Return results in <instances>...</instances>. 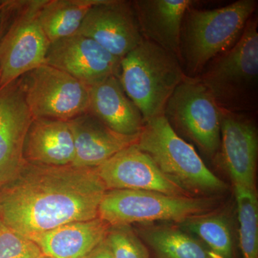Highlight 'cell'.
I'll return each mask as SVG.
<instances>
[{"instance_id": "obj_20", "label": "cell", "mask_w": 258, "mask_h": 258, "mask_svg": "<svg viewBox=\"0 0 258 258\" xmlns=\"http://www.w3.org/2000/svg\"><path fill=\"white\" fill-rule=\"evenodd\" d=\"M98 0H42L38 19L50 43L74 35Z\"/></svg>"}, {"instance_id": "obj_5", "label": "cell", "mask_w": 258, "mask_h": 258, "mask_svg": "<svg viewBox=\"0 0 258 258\" xmlns=\"http://www.w3.org/2000/svg\"><path fill=\"white\" fill-rule=\"evenodd\" d=\"M136 146L168 178L191 195L220 193L227 189V185L210 170L193 146L176 133L164 115L146 122Z\"/></svg>"}, {"instance_id": "obj_17", "label": "cell", "mask_w": 258, "mask_h": 258, "mask_svg": "<svg viewBox=\"0 0 258 258\" xmlns=\"http://www.w3.org/2000/svg\"><path fill=\"white\" fill-rule=\"evenodd\" d=\"M88 112L117 133L137 136L145 122L142 113L125 94L118 76H112L87 86Z\"/></svg>"}, {"instance_id": "obj_7", "label": "cell", "mask_w": 258, "mask_h": 258, "mask_svg": "<svg viewBox=\"0 0 258 258\" xmlns=\"http://www.w3.org/2000/svg\"><path fill=\"white\" fill-rule=\"evenodd\" d=\"M42 0H17L0 41V88L45 62L50 42L38 19Z\"/></svg>"}, {"instance_id": "obj_18", "label": "cell", "mask_w": 258, "mask_h": 258, "mask_svg": "<svg viewBox=\"0 0 258 258\" xmlns=\"http://www.w3.org/2000/svg\"><path fill=\"white\" fill-rule=\"evenodd\" d=\"M110 225L100 217L70 222L30 236L42 253L52 258H86L106 239Z\"/></svg>"}, {"instance_id": "obj_25", "label": "cell", "mask_w": 258, "mask_h": 258, "mask_svg": "<svg viewBox=\"0 0 258 258\" xmlns=\"http://www.w3.org/2000/svg\"><path fill=\"white\" fill-rule=\"evenodd\" d=\"M41 253L33 241L0 221V258H36Z\"/></svg>"}, {"instance_id": "obj_15", "label": "cell", "mask_w": 258, "mask_h": 258, "mask_svg": "<svg viewBox=\"0 0 258 258\" xmlns=\"http://www.w3.org/2000/svg\"><path fill=\"white\" fill-rule=\"evenodd\" d=\"M190 0H136L132 7L144 40L175 55L181 62L183 20Z\"/></svg>"}, {"instance_id": "obj_10", "label": "cell", "mask_w": 258, "mask_h": 258, "mask_svg": "<svg viewBox=\"0 0 258 258\" xmlns=\"http://www.w3.org/2000/svg\"><path fill=\"white\" fill-rule=\"evenodd\" d=\"M121 60L144 40L132 2L98 0L85 17L79 31Z\"/></svg>"}, {"instance_id": "obj_16", "label": "cell", "mask_w": 258, "mask_h": 258, "mask_svg": "<svg viewBox=\"0 0 258 258\" xmlns=\"http://www.w3.org/2000/svg\"><path fill=\"white\" fill-rule=\"evenodd\" d=\"M74 136L75 157L71 165L98 167L125 148L137 143L138 136L117 133L89 112L69 120Z\"/></svg>"}, {"instance_id": "obj_3", "label": "cell", "mask_w": 258, "mask_h": 258, "mask_svg": "<svg viewBox=\"0 0 258 258\" xmlns=\"http://www.w3.org/2000/svg\"><path fill=\"white\" fill-rule=\"evenodd\" d=\"M186 76L175 55L145 40L120 60L118 74L145 123L164 115L166 103Z\"/></svg>"}, {"instance_id": "obj_23", "label": "cell", "mask_w": 258, "mask_h": 258, "mask_svg": "<svg viewBox=\"0 0 258 258\" xmlns=\"http://www.w3.org/2000/svg\"><path fill=\"white\" fill-rule=\"evenodd\" d=\"M242 258H258V202L255 190L235 185Z\"/></svg>"}, {"instance_id": "obj_6", "label": "cell", "mask_w": 258, "mask_h": 258, "mask_svg": "<svg viewBox=\"0 0 258 258\" xmlns=\"http://www.w3.org/2000/svg\"><path fill=\"white\" fill-rule=\"evenodd\" d=\"M216 203L211 198L171 196L142 190H107L98 208V217L110 226L136 222H181L210 213Z\"/></svg>"}, {"instance_id": "obj_4", "label": "cell", "mask_w": 258, "mask_h": 258, "mask_svg": "<svg viewBox=\"0 0 258 258\" xmlns=\"http://www.w3.org/2000/svg\"><path fill=\"white\" fill-rule=\"evenodd\" d=\"M208 66L198 79L222 111L242 113L254 110L258 86L257 19H249L235 45Z\"/></svg>"}, {"instance_id": "obj_11", "label": "cell", "mask_w": 258, "mask_h": 258, "mask_svg": "<svg viewBox=\"0 0 258 258\" xmlns=\"http://www.w3.org/2000/svg\"><path fill=\"white\" fill-rule=\"evenodd\" d=\"M96 169L107 190H142L171 196H193L168 178L136 144L117 153Z\"/></svg>"}, {"instance_id": "obj_12", "label": "cell", "mask_w": 258, "mask_h": 258, "mask_svg": "<svg viewBox=\"0 0 258 258\" xmlns=\"http://www.w3.org/2000/svg\"><path fill=\"white\" fill-rule=\"evenodd\" d=\"M120 59L89 37L75 34L50 43L44 64L55 67L93 86L112 76H118Z\"/></svg>"}, {"instance_id": "obj_9", "label": "cell", "mask_w": 258, "mask_h": 258, "mask_svg": "<svg viewBox=\"0 0 258 258\" xmlns=\"http://www.w3.org/2000/svg\"><path fill=\"white\" fill-rule=\"evenodd\" d=\"M164 116L210 156L221 142V109L198 78L186 76L166 105Z\"/></svg>"}, {"instance_id": "obj_13", "label": "cell", "mask_w": 258, "mask_h": 258, "mask_svg": "<svg viewBox=\"0 0 258 258\" xmlns=\"http://www.w3.org/2000/svg\"><path fill=\"white\" fill-rule=\"evenodd\" d=\"M32 120L19 79L0 88V187L26 164L24 145Z\"/></svg>"}, {"instance_id": "obj_27", "label": "cell", "mask_w": 258, "mask_h": 258, "mask_svg": "<svg viewBox=\"0 0 258 258\" xmlns=\"http://www.w3.org/2000/svg\"><path fill=\"white\" fill-rule=\"evenodd\" d=\"M86 258H115L112 253L111 249L107 244L106 240L103 241L101 244L93 249Z\"/></svg>"}, {"instance_id": "obj_26", "label": "cell", "mask_w": 258, "mask_h": 258, "mask_svg": "<svg viewBox=\"0 0 258 258\" xmlns=\"http://www.w3.org/2000/svg\"><path fill=\"white\" fill-rule=\"evenodd\" d=\"M17 0H0V41L4 35Z\"/></svg>"}, {"instance_id": "obj_19", "label": "cell", "mask_w": 258, "mask_h": 258, "mask_svg": "<svg viewBox=\"0 0 258 258\" xmlns=\"http://www.w3.org/2000/svg\"><path fill=\"white\" fill-rule=\"evenodd\" d=\"M75 157L74 136L69 121L33 118L24 145L27 163L37 165H71Z\"/></svg>"}, {"instance_id": "obj_24", "label": "cell", "mask_w": 258, "mask_h": 258, "mask_svg": "<svg viewBox=\"0 0 258 258\" xmlns=\"http://www.w3.org/2000/svg\"><path fill=\"white\" fill-rule=\"evenodd\" d=\"M105 240L115 258H149L147 246L129 225L110 226Z\"/></svg>"}, {"instance_id": "obj_22", "label": "cell", "mask_w": 258, "mask_h": 258, "mask_svg": "<svg viewBox=\"0 0 258 258\" xmlns=\"http://www.w3.org/2000/svg\"><path fill=\"white\" fill-rule=\"evenodd\" d=\"M180 227L198 237L212 258H234L230 227L225 217L209 213L181 222Z\"/></svg>"}, {"instance_id": "obj_8", "label": "cell", "mask_w": 258, "mask_h": 258, "mask_svg": "<svg viewBox=\"0 0 258 258\" xmlns=\"http://www.w3.org/2000/svg\"><path fill=\"white\" fill-rule=\"evenodd\" d=\"M19 81L33 118L69 121L88 112L87 86L60 69L42 64Z\"/></svg>"}, {"instance_id": "obj_1", "label": "cell", "mask_w": 258, "mask_h": 258, "mask_svg": "<svg viewBox=\"0 0 258 258\" xmlns=\"http://www.w3.org/2000/svg\"><path fill=\"white\" fill-rule=\"evenodd\" d=\"M106 187L96 168L26 163L0 187V221L28 237L98 217Z\"/></svg>"}, {"instance_id": "obj_2", "label": "cell", "mask_w": 258, "mask_h": 258, "mask_svg": "<svg viewBox=\"0 0 258 258\" xmlns=\"http://www.w3.org/2000/svg\"><path fill=\"white\" fill-rule=\"evenodd\" d=\"M256 5L254 0H239L218 9L189 8L181 35V62L186 76L196 78L210 61L235 45Z\"/></svg>"}, {"instance_id": "obj_21", "label": "cell", "mask_w": 258, "mask_h": 258, "mask_svg": "<svg viewBox=\"0 0 258 258\" xmlns=\"http://www.w3.org/2000/svg\"><path fill=\"white\" fill-rule=\"evenodd\" d=\"M140 237L157 258H212L201 241L176 227H145Z\"/></svg>"}, {"instance_id": "obj_28", "label": "cell", "mask_w": 258, "mask_h": 258, "mask_svg": "<svg viewBox=\"0 0 258 258\" xmlns=\"http://www.w3.org/2000/svg\"><path fill=\"white\" fill-rule=\"evenodd\" d=\"M36 258H52V257H49V256H47V255H46V254H43L42 252V253L40 254V255H39L38 257H37Z\"/></svg>"}, {"instance_id": "obj_14", "label": "cell", "mask_w": 258, "mask_h": 258, "mask_svg": "<svg viewBox=\"0 0 258 258\" xmlns=\"http://www.w3.org/2000/svg\"><path fill=\"white\" fill-rule=\"evenodd\" d=\"M220 147L234 185L255 190L258 136L253 121L243 113L221 110Z\"/></svg>"}]
</instances>
